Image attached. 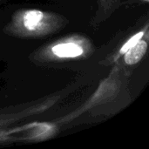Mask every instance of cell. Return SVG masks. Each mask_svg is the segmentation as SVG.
Returning a JSON list of instances; mask_svg holds the SVG:
<instances>
[{
  "instance_id": "cell-1",
  "label": "cell",
  "mask_w": 149,
  "mask_h": 149,
  "mask_svg": "<svg viewBox=\"0 0 149 149\" xmlns=\"http://www.w3.org/2000/svg\"><path fill=\"white\" fill-rule=\"evenodd\" d=\"M131 76L129 69L117 60L108 75L99 86L95 93L78 109L56 120L58 125L76 122L87 117L96 119L115 115L132 102L128 81Z\"/></svg>"
},
{
  "instance_id": "cell-4",
  "label": "cell",
  "mask_w": 149,
  "mask_h": 149,
  "mask_svg": "<svg viewBox=\"0 0 149 149\" xmlns=\"http://www.w3.org/2000/svg\"><path fill=\"white\" fill-rule=\"evenodd\" d=\"M60 98L61 93H58V94L49 95L31 102L0 109V134L3 132V129L7 128L12 124L20 122L31 116L45 113L58 102Z\"/></svg>"
},
{
  "instance_id": "cell-2",
  "label": "cell",
  "mask_w": 149,
  "mask_h": 149,
  "mask_svg": "<svg viewBox=\"0 0 149 149\" xmlns=\"http://www.w3.org/2000/svg\"><path fill=\"white\" fill-rule=\"evenodd\" d=\"M68 23L65 16L53 11L22 9L11 15L3 31L8 36L18 38H45L60 31Z\"/></svg>"
},
{
  "instance_id": "cell-6",
  "label": "cell",
  "mask_w": 149,
  "mask_h": 149,
  "mask_svg": "<svg viewBox=\"0 0 149 149\" xmlns=\"http://www.w3.org/2000/svg\"><path fill=\"white\" fill-rule=\"evenodd\" d=\"M122 0H97V8L90 20V25L96 28L107 21L119 7Z\"/></svg>"
},
{
  "instance_id": "cell-8",
  "label": "cell",
  "mask_w": 149,
  "mask_h": 149,
  "mask_svg": "<svg viewBox=\"0 0 149 149\" xmlns=\"http://www.w3.org/2000/svg\"><path fill=\"white\" fill-rule=\"evenodd\" d=\"M3 1H4V0H0V5L3 3Z\"/></svg>"
},
{
  "instance_id": "cell-5",
  "label": "cell",
  "mask_w": 149,
  "mask_h": 149,
  "mask_svg": "<svg viewBox=\"0 0 149 149\" xmlns=\"http://www.w3.org/2000/svg\"><path fill=\"white\" fill-rule=\"evenodd\" d=\"M148 38L149 31H148L143 37L118 60L127 69L129 67H134L137 65L144 58L148 52Z\"/></svg>"
},
{
  "instance_id": "cell-7",
  "label": "cell",
  "mask_w": 149,
  "mask_h": 149,
  "mask_svg": "<svg viewBox=\"0 0 149 149\" xmlns=\"http://www.w3.org/2000/svg\"><path fill=\"white\" fill-rule=\"evenodd\" d=\"M149 31V24L148 21L147 20L146 21V24L145 25L137 32H135L134 34H132L129 38H127L126 40H124L122 45L120 47H119L117 49L116 52H111L103 61H101L100 63L104 65H111L113 64H114L119 58H120L124 53H126L133 45H134L142 37L143 35Z\"/></svg>"
},
{
  "instance_id": "cell-3",
  "label": "cell",
  "mask_w": 149,
  "mask_h": 149,
  "mask_svg": "<svg viewBox=\"0 0 149 149\" xmlns=\"http://www.w3.org/2000/svg\"><path fill=\"white\" fill-rule=\"evenodd\" d=\"M93 52L94 46L87 37L73 34L39 48L30 58L36 64L42 65L74 58H86Z\"/></svg>"
}]
</instances>
